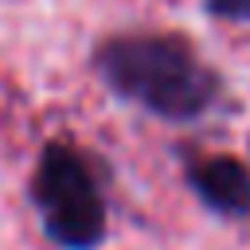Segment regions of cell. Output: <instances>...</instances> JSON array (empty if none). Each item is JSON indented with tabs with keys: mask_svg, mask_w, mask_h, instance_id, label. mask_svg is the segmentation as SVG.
I'll return each instance as SVG.
<instances>
[{
	"mask_svg": "<svg viewBox=\"0 0 250 250\" xmlns=\"http://www.w3.org/2000/svg\"><path fill=\"white\" fill-rule=\"evenodd\" d=\"M94 66L117 98L172 125L211 113L223 94V78L199 59V51L164 31L113 35L94 51Z\"/></svg>",
	"mask_w": 250,
	"mask_h": 250,
	"instance_id": "obj_1",
	"label": "cell"
},
{
	"mask_svg": "<svg viewBox=\"0 0 250 250\" xmlns=\"http://www.w3.org/2000/svg\"><path fill=\"white\" fill-rule=\"evenodd\" d=\"M31 199L43 215V230L51 242L62 250H94L105 238V199L102 188L90 172V164L66 148V145H47L35 180H31Z\"/></svg>",
	"mask_w": 250,
	"mask_h": 250,
	"instance_id": "obj_2",
	"label": "cell"
},
{
	"mask_svg": "<svg viewBox=\"0 0 250 250\" xmlns=\"http://www.w3.org/2000/svg\"><path fill=\"white\" fill-rule=\"evenodd\" d=\"M184 176H188V188L195 191V199L211 215H219V219L250 215V168L238 156L219 152L207 160H188Z\"/></svg>",
	"mask_w": 250,
	"mask_h": 250,
	"instance_id": "obj_3",
	"label": "cell"
},
{
	"mask_svg": "<svg viewBox=\"0 0 250 250\" xmlns=\"http://www.w3.org/2000/svg\"><path fill=\"white\" fill-rule=\"evenodd\" d=\"M207 12H211L215 20L250 23V0H207Z\"/></svg>",
	"mask_w": 250,
	"mask_h": 250,
	"instance_id": "obj_4",
	"label": "cell"
}]
</instances>
